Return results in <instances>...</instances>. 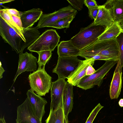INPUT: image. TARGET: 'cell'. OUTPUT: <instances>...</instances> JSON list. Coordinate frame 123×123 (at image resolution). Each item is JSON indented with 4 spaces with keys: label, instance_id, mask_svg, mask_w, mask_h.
Wrapping results in <instances>:
<instances>
[{
    "label": "cell",
    "instance_id": "484cf974",
    "mask_svg": "<svg viewBox=\"0 0 123 123\" xmlns=\"http://www.w3.org/2000/svg\"><path fill=\"white\" fill-rule=\"evenodd\" d=\"M103 107L100 103L98 104L90 113L85 123H92L98 113Z\"/></svg>",
    "mask_w": 123,
    "mask_h": 123
},
{
    "label": "cell",
    "instance_id": "f546056e",
    "mask_svg": "<svg viewBox=\"0 0 123 123\" xmlns=\"http://www.w3.org/2000/svg\"><path fill=\"white\" fill-rule=\"evenodd\" d=\"M11 15L12 19L14 22L19 28L23 34L24 31L23 28V27L22 23L20 17L11 14Z\"/></svg>",
    "mask_w": 123,
    "mask_h": 123
},
{
    "label": "cell",
    "instance_id": "d590c367",
    "mask_svg": "<svg viewBox=\"0 0 123 123\" xmlns=\"http://www.w3.org/2000/svg\"><path fill=\"white\" fill-rule=\"evenodd\" d=\"M14 0H1L0 1V4H3L5 3L11 2L14 1Z\"/></svg>",
    "mask_w": 123,
    "mask_h": 123
},
{
    "label": "cell",
    "instance_id": "f1b7e54d",
    "mask_svg": "<svg viewBox=\"0 0 123 123\" xmlns=\"http://www.w3.org/2000/svg\"><path fill=\"white\" fill-rule=\"evenodd\" d=\"M84 1V4L88 8L89 10L97 8L99 6L94 0H85Z\"/></svg>",
    "mask_w": 123,
    "mask_h": 123
},
{
    "label": "cell",
    "instance_id": "30bf717a",
    "mask_svg": "<svg viewBox=\"0 0 123 123\" xmlns=\"http://www.w3.org/2000/svg\"><path fill=\"white\" fill-rule=\"evenodd\" d=\"M37 58L32 53L26 52L19 54L18 66L13 81L15 82L18 76L25 71L34 72L37 70Z\"/></svg>",
    "mask_w": 123,
    "mask_h": 123
},
{
    "label": "cell",
    "instance_id": "4fadbf2b",
    "mask_svg": "<svg viewBox=\"0 0 123 123\" xmlns=\"http://www.w3.org/2000/svg\"><path fill=\"white\" fill-rule=\"evenodd\" d=\"M122 68L120 60L119 59L110 86L109 95L111 99H117L120 94L122 87Z\"/></svg>",
    "mask_w": 123,
    "mask_h": 123
},
{
    "label": "cell",
    "instance_id": "8fae6325",
    "mask_svg": "<svg viewBox=\"0 0 123 123\" xmlns=\"http://www.w3.org/2000/svg\"><path fill=\"white\" fill-rule=\"evenodd\" d=\"M67 82L65 79L59 78L52 82L50 89V110H56L60 104L63 102L64 91Z\"/></svg>",
    "mask_w": 123,
    "mask_h": 123
},
{
    "label": "cell",
    "instance_id": "cb8c5ba5",
    "mask_svg": "<svg viewBox=\"0 0 123 123\" xmlns=\"http://www.w3.org/2000/svg\"><path fill=\"white\" fill-rule=\"evenodd\" d=\"M76 15L63 18L49 25L48 27H52L57 29L68 28L71 22L75 18Z\"/></svg>",
    "mask_w": 123,
    "mask_h": 123
},
{
    "label": "cell",
    "instance_id": "9c48e42d",
    "mask_svg": "<svg viewBox=\"0 0 123 123\" xmlns=\"http://www.w3.org/2000/svg\"><path fill=\"white\" fill-rule=\"evenodd\" d=\"M16 123H42L34 113L28 97L17 107Z\"/></svg>",
    "mask_w": 123,
    "mask_h": 123
},
{
    "label": "cell",
    "instance_id": "5b68a950",
    "mask_svg": "<svg viewBox=\"0 0 123 123\" xmlns=\"http://www.w3.org/2000/svg\"><path fill=\"white\" fill-rule=\"evenodd\" d=\"M60 37L56 30H47L43 32L27 49L38 52L45 50L53 51L57 45Z\"/></svg>",
    "mask_w": 123,
    "mask_h": 123
},
{
    "label": "cell",
    "instance_id": "d4e9b609",
    "mask_svg": "<svg viewBox=\"0 0 123 123\" xmlns=\"http://www.w3.org/2000/svg\"><path fill=\"white\" fill-rule=\"evenodd\" d=\"M39 55L37 63L39 67L45 66L50 59L52 56V51L45 50L38 52Z\"/></svg>",
    "mask_w": 123,
    "mask_h": 123
},
{
    "label": "cell",
    "instance_id": "4dcf8cb0",
    "mask_svg": "<svg viewBox=\"0 0 123 123\" xmlns=\"http://www.w3.org/2000/svg\"><path fill=\"white\" fill-rule=\"evenodd\" d=\"M99 7L97 8L89 10V14L90 17L95 20L97 17L99 11Z\"/></svg>",
    "mask_w": 123,
    "mask_h": 123
},
{
    "label": "cell",
    "instance_id": "9a60e30c",
    "mask_svg": "<svg viewBox=\"0 0 123 123\" xmlns=\"http://www.w3.org/2000/svg\"><path fill=\"white\" fill-rule=\"evenodd\" d=\"M109 11L114 22L123 24V0H109L104 4Z\"/></svg>",
    "mask_w": 123,
    "mask_h": 123
},
{
    "label": "cell",
    "instance_id": "2e32d148",
    "mask_svg": "<svg viewBox=\"0 0 123 123\" xmlns=\"http://www.w3.org/2000/svg\"><path fill=\"white\" fill-rule=\"evenodd\" d=\"M20 13L23 27L25 29L31 27L39 20L43 14L42 11L40 8H34Z\"/></svg>",
    "mask_w": 123,
    "mask_h": 123
},
{
    "label": "cell",
    "instance_id": "e575fe53",
    "mask_svg": "<svg viewBox=\"0 0 123 123\" xmlns=\"http://www.w3.org/2000/svg\"><path fill=\"white\" fill-rule=\"evenodd\" d=\"M0 79H1L3 77V74L4 72L5 71V70L4 69L2 66L1 62L0 61Z\"/></svg>",
    "mask_w": 123,
    "mask_h": 123
},
{
    "label": "cell",
    "instance_id": "6da1fadb",
    "mask_svg": "<svg viewBox=\"0 0 123 123\" xmlns=\"http://www.w3.org/2000/svg\"><path fill=\"white\" fill-rule=\"evenodd\" d=\"M120 54L116 38L101 41H96L81 50L79 56L86 59L97 55L112 59H119Z\"/></svg>",
    "mask_w": 123,
    "mask_h": 123
},
{
    "label": "cell",
    "instance_id": "f35d334b",
    "mask_svg": "<svg viewBox=\"0 0 123 123\" xmlns=\"http://www.w3.org/2000/svg\"><path fill=\"white\" fill-rule=\"evenodd\" d=\"M122 30V32L123 33V24L120 25Z\"/></svg>",
    "mask_w": 123,
    "mask_h": 123
},
{
    "label": "cell",
    "instance_id": "277c9868",
    "mask_svg": "<svg viewBox=\"0 0 123 123\" xmlns=\"http://www.w3.org/2000/svg\"><path fill=\"white\" fill-rule=\"evenodd\" d=\"M119 59H113L105 61V63L94 74L83 77L77 86L85 90L92 88L95 85L100 86L105 76L117 63Z\"/></svg>",
    "mask_w": 123,
    "mask_h": 123
},
{
    "label": "cell",
    "instance_id": "7402d4cb",
    "mask_svg": "<svg viewBox=\"0 0 123 123\" xmlns=\"http://www.w3.org/2000/svg\"><path fill=\"white\" fill-rule=\"evenodd\" d=\"M45 122V123H68V118L65 117L64 114L63 102L60 104L56 110H50L49 115Z\"/></svg>",
    "mask_w": 123,
    "mask_h": 123
},
{
    "label": "cell",
    "instance_id": "44dd1931",
    "mask_svg": "<svg viewBox=\"0 0 123 123\" xmlns=\"http://www.w3.org/2000/svg\"><path fill=\"white\" fill-rule=\"evenodd\" d=\"M122 32V30L120 25L114 22L110 26L106 28L97 41H101L116 38Z\"/></svg>",
    "mask_w": 123,
    "mask_h": 123
},
{
    "label": "cell",
    "instance_id": "ac0fdd59",
    "mask_svg": "<svg viewBox=\"0 0 123 123\" xmlns=\"http://www.w3.org/2000/svg\"><path fill=\"white\" fill-rule=\"evenodd\" d=\"M114 21L109 10L104 5L99 6V11L96 19L93 22L95 25L103 26L106 28L111 25Z\"/></svg>",
    "mask_w": 123,
    "mask_h": 123
},
{
    "label": "cell",
    "instance_id": "d6986e66",
    "mask_svg": "<svg viewBox=\"0 0 123 123\" xmlns=\"http://www.w3.org/2000/svg\"><path fill=\"white\" fill-rule=\"evenodd\" d=\"M73 86L67 82L65 87L63 97V106L64 114L68 118L69 113L71 112L73 104Z\"/></svg>",
    "mask_w": 123,
    "mask_h": 123
},
{
    "label": "cell",
    "instance_id": "ffe728a7",
    "mask_svg": "<svg viewBox=\"0 0 123 123\" xmlns=\"http://www.w3.org/2000/svg\"><path fill=\"white\" fill-rule=\"evenodd\" d=\"M37 26L26 29L23 28V34L26 42L23 41L21 45V53L24 49L32 44L40 36V33ZM20 53V54H21Z\"/></svg>",
    "mask_w": 123,
    "mask_h": 123
},
{
    "label": "cell",
    "instance_id": "3957f363",
    "mask_svg": "<svg viewBox=\"0 0 123 123\" xmlns=\"http://www.w3.org/2000/svg\"><path fill=\"white\" fill-rule=\"evenodd\" d=\"M45 67H38L36 71L30 73L28 77L31 89L41 96L48 93L52 85V77L45 70Z\"/></svg>",
    "mask_w": 123,
    "mask_h": 123
},
{
    "label": "cell",
    "instance_id": "836d02e7",
    "mask_svg": "<svg viewBox=\"0 0 123 123\" xmlns=\"http://www.w3.org/2000/svg\"><path fill=\"white\" fill-rule=\"evenodd\" d=\"M92 58L95 60H99L106 61L111 59H112L107 57L98 55L94 56H93Z\"/></svg>",
    "mask_w": 123,
    "mask_h": 123
},
{
    "label": "cell",
    "instance_id": "74e56055",
    "mask_svg": "<svg viewBox=\"0 0 123 123\" xmlns=\"http://www.w3.org/2000/svg\"><path fill=\"white\" fill-rule=\"evenodd\" d=\"M0 123H6L4 116L3 117H1L0 118Z\"/></svg>",
    "mask_w": 123,
    "mask_h": 123
},
{
    "label": "cell",
    "instance_id": "83f0119b",
    "mask_svg": "<svg viewBox=\"0 0 123 123\" xmlns=\"http://www.w3.org/2000/svg\"><path fill=\"white\" fill-rule=\"evenodd\" d=\"M67 1L74 8L79 11L82 9L84 3V0H68Z\"/></svg>",
    "mask_w": 123,
    "mask_h": 123
},
{
    "label": "cell",
    "instance_id": "603a6c76",
    "mask_svg": "<svg viewBox=\"0 0 123 123\" xmlns=\"http://www.w3.org/2000/svg\"><path fill=\"white\" fill-rule=\"evenodd\" d=\"M0 16L21 36L25 41L24 42H25L23 34L12 19L10 14L5 9L0 10Z\"/></svg>",
    "mask_w": 123,
    "mask_h": 123
},
{
    "label": "cell",
    "instance_id": "8992f818",
    "mask_svg": "<svg viewBox=\"0 0 123 123\" xmlns=\"http://www.w3.org/2000/svg\"><path fill=\"white\" fill-rule=\"evenodd\" d=\"M0 35L5 43H8L17 54L21 53V45L25 41L21 36L0 17Z\"/></svg>",
    "mask_w": 123,
    "mask_h": 123
},
{
    "label": "cell",
    "instance_id": "7a4b0ae2",
    "mask_svg": "<svg viewBox=\"0 0 123 123\" xmlns=\"http://www.w3.org/2000/svg\"><path fill=\"white\" fill-rule=\"evenodd\" d=\"M105 28L104 26L94 25L92 23L87 27L81 28L70 40L74 46L81 50L96 42Z\"/></svg>",
    "mask_w": 123,
    "mask_h": 123
},
{
    "label": "cell",
    "instance_id": "4316f807",
    "mask_svg": "<svg viewBox=\"0 0 123 123\" xmlns=\"http://www.w3.org/2000/svg\"><path fill=\"white\" fill-rule=\"evenodd\" d=\"M117 40L121 54L119 57L123 67V33L122 32L117 37Z\"/></svg>",
    "mask_w": 123,
    "mask_h": 123
},
{
    "label": "cell",
    "instance_id": "d6a6232c",
    "mask_svg": "<svg viewBox=\"0 0 123 123\" xmlns=\"http://www.w3.org/2000/svg\"><path fill=\"white\" fill-rule=\"evenodd\" d=\"M94 64L89 65L87 68L86 72V75H89L94 74L96 71L92 66Z\"/></svg>",
    "mask_w": 123,
    "mask_h": 123
},
{
    "label": "cell",
    "instance_id": "8d00e7d4",
    "mask_svg": "<svg viewBox=\"0 0 123 123\" xmlns=\"http://www.w3.org/2000/svg\"><path fill=\"white\" fill-rule=\"evenodd\" d=\"M118 104L121 107H123V98L120 99L118 102Z\"/></svg>",
    "mask_w": 123,
    "mask_h": 123
},
{
    "label": "cell",
    "instance_id": "52a82bcc",
    "mask_svg": "<svg viewBox=\"0 0 123 123\" xmlns=\"http://www.w3.org/2000/svg\"><path fill=\"white\" fill-rule=\"evenodd\" d=\"M81 60L77 56L60 57L52 72L56 73L58 78L65 79L76 69Z\"/></svg>",
    "mask_w": 123,
    "mask_h": 123
},
{
    "label": "cell",
    "instance_id": "ba28073f",
    "mask_svg": "<svg viewBox=\"0 0 123 123\" xmlns=\"http://www.w3.org/2000/svg\"><path fill=\"white\" fill-rule=\"evenodd\" d=\"M77 13L76 10L69 5L52 13L43 14L39 20L37 27L38 29L48 27L50 25L60 19L69 16L76 15Z\"/></svg>",
    "mask_w": 123,
    "mask_h": 123
},
{
    "label": "cell",
    "instance_id": "1f68e13d",
    "mask_svg": "<svg viewBox=\"0 0 123 123\" xmlns=\"http://www.w3.org/2000/svg\"><path fill=\"white\" fill-rule=\"evenodd\" d=\"M5 9L11 14L20 17V12L14 8H5Z\"/></svg>",
    "mask_w": 123,
    "mask_h": 123
},
{
    "label": "cell",
    "instance_id": "5bb4252c",
    "mask_svg": "<svg viewBox=\"0 0 123 123\" xmlns=\"http://www.w3.org/2000/svg\"><path fill=\"white\" fill-rule=\"evenodd\" d=\"M95 60L93 58L81 60L76 69L67 78V82L77 86L80 80L86 75L87 68L91 64H94Z\"/></svg>",
    "mask_w": 123,
    "mask_h": 123
},
{
    "label": "cell",
    "instance_id": "e0dca14e",
    "mask_svg": "<svg viewBox=\"0 0 123 123\" xmlns=\"http://www.w3.org/2000/svg\"><path fill=\"white\" fill-rule=\"evenodd\" d=\"M80 51L72 43L70 40L61 41L58 46L57 53L59 57L77 56Z\"/></svg>",
    "mask_w": 123,
    "mask_h": 123
},
{
    "label": "cell",
    "instance_id": "7c38bea8",
    "mask_svg": "<svg viewBox=\"0 0 123 123\" xmlns=\"http://www.w3.org/2000/svg\"><path fill=\"white\" fill-rule=\"evenodd\" d=\"M26 95L34 113L41 120L45 113V107L47 103L46 100L41 96L35 94L31 89L27 91Z\"/></svg>",
    "mask_w": 123,
    "mask_h": 123
}]
</instances>
